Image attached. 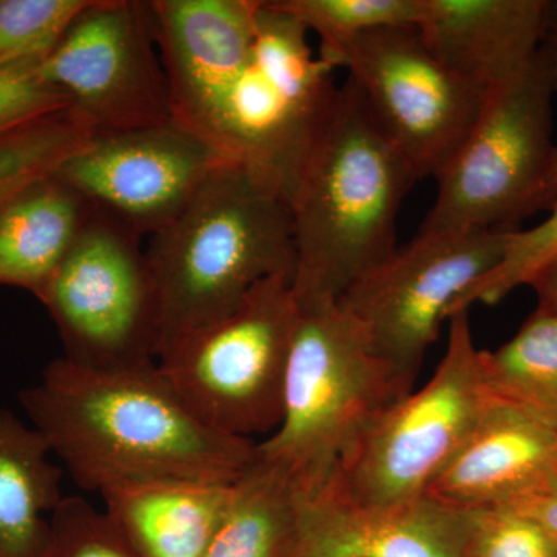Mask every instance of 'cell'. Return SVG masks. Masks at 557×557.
Listing matches in <instances>:
<instances>
[{
  "mask_svg": "<svg viewBox=\"0 0 557 557\" xmlns=\"http://www.w3.org/2000/svg\"><path fill=\"white\" fill-rule=\"evenodd\" d=\"M461 557H557V536L507 507L475 508Z\"/></svg>",
  "mask_w": 557,
  "mask_h": 557,
  "instance_id": "28",
  "label": "cell"
},
{
  "mask_svg": "<svg viewBox=\"0 0 557 557\" xmlns=\"http://www.w3.org/2000/svg\"><path fill=\"white\" fill-rule=\"evenodd\" d=\"M226 163L211 143L172 119L91 135L54 175L94 207L150 237Z\"/></svg>",
  "mask_w": 557,
  "mask_h": 557,
  "instance_id": "13",
  "label": "cell"
},
{
  "mask_svg": "<svg viewBox=\"0 0 557 557\" xmlns=\"http://www.w3.org/2000/svg\"><path fill=\"white\" fill-rule=\"evenodd\" d=\"M417 28L454 75L490 97L544 46L547 0H421Z\"/></svg>",
  "mask_w": 557,
  "mask_h": 557,
  "instance_id": "15",
  "label": "cell"
},
{
  "mask_svg": "<svg viewBox=\"0 0 557 557\" xmlns=\"http://www.w3.org/2000/svg\"><path fill=\"white\" fill-rule=\"evenodd\" d=\"M472 509L424 496L392 505L354 504L329 485L300 493L293 557H461Z\"/></svg>",
  "mask_w": 557,
  "mask_h": 557,
  "instance_id": "14",
  "label": "cell"
},
{
  "mask_svg": "<svg viewBox=\"0 0 557 557\" xmlns=\"http://www.w3.org/2000/svg\"><path fill=\"white\" fill-rule=\"evenodd\" d=\"M234 483L148 480L102 491L104 512L141 557H205Z\"/></svg>",
  "mask_w": 557,
  "mask_h": 557,
  "instance_id": "18",
  "label": "cell"
},
{
  "mask_svg": "<svg viewBox=\"0 0 557 557\" xmlns=\"http://www.w3.org/2000/svg\"><path fill=\"white\" fill-rule=\"evenodd\" d=\"M38 73L94 135L174 119L149 2L91 0Z\"/></svg>",
  "mask_w": 557,
  "mask_h": 557,
  "instance_id": "12",
  "label": "cell"
},
{
  "mask_svg": "<svg viewBox=\"0 0 557 557\" xmlns=\"http://www.w3.org/2000/svg\"><path fill=\"white\" fill-rule=\"evenodd\" d=\"M299 310L282 420L258 453L310 496L329 485L370 421L413 387L372 350L338 302Z\"/></svg>",
  "mask_w": 557,
  "mask_h": 557,
  "instance_id": "5",
  "label": "cell"
},
{
  "mask_svg": "<svg viewBox=\"0 0 557 557\" xmlns=\"http://www.w3.org/2000/svg\"><path fill=\"white\" fill-rule=\"evenodd\" d=\"M511 230L417 234L355 282L338 304L410 386L461 293L496 269Z\"/></svg>",
  "mask_w": 557,
  "mask_h": 557,
  "instance_id": "10",
  "label": "cell"
},
{
  "mask_svg": "<svg viewBox=\"0 0 557 557\" xmlns=\"http://www.w3.org/2000/svg\"><path fill=\"white\" fill-rule=\"evenodd\" d=\"M498 507L512 509L557 536V471Z\"/></svg>",
  "mask_w": 557,
  "mask_h": 557,
  "instance_id": "30",
  "label": "cell"
},
{
  "mask_svg": "<svg viewBox=\"0 0 557 557\" xmlns=\"http://www.w3.org/2000/svg\"><path fill=\"white\" fill-rule=\"evenodd\" d=\"M530 287L536 289L539 309L557 314V258L539 271Z\"/></svg>",
  "mask_w": 557,
  "mask_h": 557,
  "instance_id": "32",
  "label": "cell"
},
{
  "mask_svg": "<svg viewBox=\"0 0 557 557\" xmlns=\"http://www.w3.org/2000/svg\"><path fill=\"white\" fill-rule=\"evenodd\" d=\"M487 392L496 401L557 431V314L539 309L497 350H482Z\"/></svg>",
  "mask_w": 557,
  "mask_h": 557,
  "instance_id": "22",
  "label": "cell"
},
{
  "mask_svg": "<svg viewBox=\"0 0 557 557\" xmlns=\"http://www.w3.org/2000/svg\"><path fill=\"white\" fill-rule=\"evenodd\" d=\"M39 557H141L104 511L81 497H64L50 516Z\"/></svg>",
  "mask_w": 557,
  "mask_h": 557,
  "instance_id": "27",
  "label": "cell"
},
{
  "mask_svg": "<svg viewBox=\"0 0 557 557\" xmlns=\"http://www.w3.org/2000/svg\"><path fill=\"white\" fill-rule=\"evenodd\" d=\"M38 65L0 69V137L69 109L67 98L40 78Z\"/></svg>",
  "mask_w": 557,
  "mask_h": 557,
  "instance_id": "29",
  "label": "cell"
},
{
  "mask_svg": "<svg viewBox=\"0 0 557 557\" xmlns=\"http://www.w3.org/2000/svg\"><path fill=\"white\" fill-rule=\"evenodd\" d=\"M555 91L544 42L520 75L486 98L467 138L435 175L437 199L418 234L515 230L531 215L556 148Z\"/></svg>",
  "mask_w": 557,
  "mask_h": 557,
  "instance_id": "7",
  "label": "cell"
},
{
  "mask_svg": "<svg viewBox=\"0 0 557 557\" xmlns=\"http://www.w3.org/2000/svg\"><path fill=\"white\" fill-rule=\"evenodd\" d=\"M143 236L95 207L40 299L64 341L65 359L98 370L159 362L160 304Z\"/></svg>",
  "mask_w": 557,
  "mask_h": 557,
  "instance_id": "9",
  "label": "cell"
},
{
  "mask_svg": "<svg viewBox=\"0 0 557 557\" xmlns=\"http://www.w3.org/2000/svg\"><path fill=\"white\" fill-rule=\"evenodd\" d=\"M418 180L347 78L289 200L299 309L338 302L397 251L399 209Z\"/></svg>",
  "mask_w": 557,
  "mask_h": 557,
  "instance_id": "2",
  "label": "cell"
},
{
  "mask_svg": "<svg viewBox=\"0 0 557 557\" xmlns=\"http://www.w3.org/2000/svg\"><path fill=\"white\" fill-rule=\"evenodd\" d=\"M547 42L549 57H552L553 76H555V84L557 90V36H547L545 38ZM557 200V146L555 152H553L552 161L547 174H545L544 182H542L541 188H539L536 197H534L533 205H531L530 214H536V212L547 211L549 207Z\"/></svg>",
  "mask_w": 557,
  "mask_h": 557,
  "instance_id": "31",
  "label": "cell"
},
{
  "mask_svg": "<svg viewBox=\"0 0 557 557\" xmlns=\"http://www.w3.org/2000/svg\"><path fill=\"white\" fill-rule=\"evenodd\" d=\"M321 54L348 79L418 178L435 177L478 121L485 95L432 53L416 25L362 33Z\"/></svg>",
  "mask_w": 557,
  "mask_h": 557,
  "instance_id": "11",
  "label": "cell"
},
{
  "mask_svg": "<svg viewBox=\"0 0 557 557\" xmlns=\"http://www.w3.org/2000/svg\"><path fill=\"white\" fill-rule=\"evenodd\" d=\"M38 429L0 409V557H39L61 504L62 469Z\"/></svg>",
  "mask_w": 557,
  "mask_h": 557,
  "instance_id": "20",
  "label": "cell"
},
{
  "mask_svg": "<svg viewBox=\"0 0 557 557\" xmlns=\"http://www.w3.org/2000/svg\"><path fill=\"white\" fill-rule=\"evenodd\" d=\"M547 36H557V0H547Z\"/></svg>",
  "mask_w": 557,
  "mask_h": 557,
  "instance_id": "33",
  "label": "cell"
},
{
  "mask_svg": "<svg viewBox=\"0 0 557 557\" xmlns=\"http://www.w3.org/2000/svg\"><path fill=\"white\" fill-rule=\"evenodd\" d=\"M449 321L448 346L434 375L370 421L329 486L364 507H392L426 494L463 445L491 397L469 311Z\"/></svg>",
  "mask_w": 557,
  "mask_h": 557,
  "instance_id": "6",
  "label": "cell"
},
{
  "mask_svg": "<svg viewBox=\"0 0 557 557\" xmlns=\"http://www.w3.org/2000/svg\"><path fill=\"white\" fill-rule=\"evenodd\" d=\"M555 471L556 429L493 398L426 494L454 507H498Z\"/></svg>",
  "mask_w": 557,
  "mask_h": 557,
  "instance_id": "17",
  "label": "cell"
},
{
  "mask_svg": "<svg viewBox=\"0 0 557 557\" xmlns=\"http://www.w3.org/2000/svg\"><path fill=\"white\" fill-rule=\"evenodd\" d=\"M547 211L548 218L533 228L509 231L496 269L458 296L449 318L457 311H469L475 304L496 306L516 288L530 285L539 271L557 258V200Z\"/></svg>",
  "mask_w": 557,
  "mask_h": 557,
  "instance_id": "26",
  "label": "cell"
},
{
  "mask_svg": "<svg viewBox=\"0 0 557 557\" xmlns=\"http://www.w3.org/2000/svg\"><path fill=\"white\" fill-rule=\"evenodd\" d=\"M94 211L54 172L7 200L0 207V284L40 298Z\"/></svg>",
  "mask_w": 557,
  "mask_h": 557,
  "instance_id": "19",
  "label": "cell"
},
{
  "mask_svg": "<svg viewBox=\"0 0 557 557\" xmlns=\"http://www.w3.org/2000/svg\"><path fill=\"white\" fill-rule=\"evenodd\" d=\"M335 70L311 50L302 22L262 0L247 60L222 81L189 129L289 205L338 94Z\"/></svg>",
  "mask_w": 557,
  "mask_h": 557,
  "instance_id": "4",
  "label": "cell"
},
{
  "mask_svg": "<svg viewBox=\"0 0 557 557\" xmlns=\"http://www.w3.org/2000/svg\"><path fill=\"white\" fill-rule=\"evenodd\" d=\"M299 507L295 480L258 453L234 482L228 508L205 557H293Z\"/></svg>",
  "mask_w": 557,
  "mask_h": 557,
  "instance_id": "21",
  "label": "cell"
},
{
  "mask_svg": "<svg viewBox=\"0 0 557 557\" xmlns=\"http://www.w3.org/2000/svg\"><path fill=\"white\" fill-rule=\"evenodd\" d=\"M319 38V53L362 33L418 24L421 0H273Z\"/></svg>",
  "mask_w": 557,
  "mask_h": 557,
  "instance_id": "24",
  "label": "cell"
},
{
  "mask_svg": "<svg viewBox=\"0 0 557 557\" xmlns=\"http://www.w3.org/2000/svg\"><path fill=\"white\" fill-rule=\"evenodd\" d=\"M20 398L51 454L90 493L148 480L231 485L258 456V443L197 418L159 366L98 370L60 358Z\"/></svg>",
  "mask_w": 557,
  "mask_h": 557,
  "instance_id": "1",
  "label": "cell"
},
{
  "mask_svg": "<svg viewBox=\"0 0 557 557\" xmlns=\"http://www.w3.org/2000/svg\"><path fill=\"white\" fill-rule=\"evenodd\" d=\"M94 132L72 110L0 137V207L22 189L49 177Z\"/></svg>",
  "mask_w": 557,
  "mask_h": 557,
  "instance_id": "23",
  "label": "cell"
},
{
  "mask_svg": "<svg viewBox=\"0 0 557 557\" xmlns=\"http://www.w3.org/2000/svg\"><path fill=\"white\" fill-rule=\"evenodd\" d=\"M262 0H150L172 116L190 126L222 81L247 60Z\"/></svg>",
  "mask_w": 557,
  "mask_h": 557,
  "instance_id": "16",
  "label": "cell"
},
{
  "mask_svg": "<svg viewBox=\"0 0 557 557\" xmlns=\"http://www.w3.org/2000/svg\"><path fill=\"white\" fill-rule=\"evenodd\" d=\"M160 304L159 359L230 317L249 292L295 273L287 201L236 163L220 166L146 247Z\"/></svg>",
  "mask_w": 557,
  "mask_h": 557,
  "instance_id": "3",
  "label": "cell"
},
{
  "mask_svg": "<svg viewBox=\"0 0 557 557\" xmlns=\"http://www.w3.org/2000/svg\"><path fill=\"white\" fill-rule=\"evenodd\" d=\"M91 0H0V69L40 64Z\"/></svg>",
  "mask_w": 557,
  "mask_h": 557,
  "instance_id": "25",
  "label": "cell"
},
{
  "mask_svg": "<svg viewBox=\"0 0 557 557\" xmlns=\"http://www.w3.org/2000/svg\"><path fill=\"white\" fill-rule=\"evenodd\" d=\"M299 314L292 277L267 278L230 317L172 348L157 366L209 428L247 440L271 435L282 420Z\"/></svg>",
  "mask_w": 557,
  "mask_h": 557,
  "instance_id": "8",
  "label": "cell"
}]
</instances>
